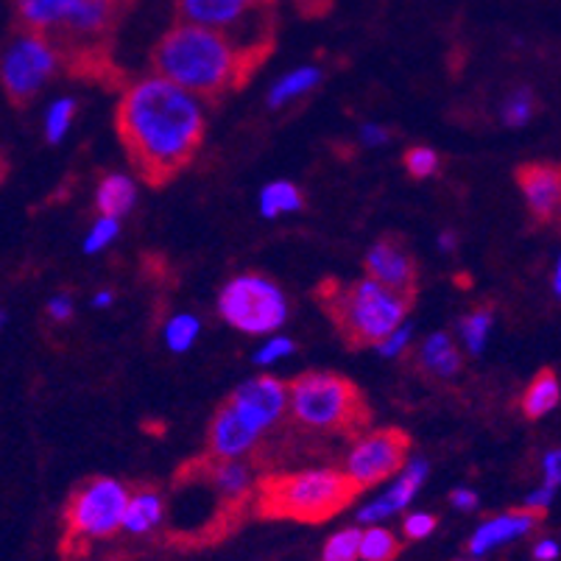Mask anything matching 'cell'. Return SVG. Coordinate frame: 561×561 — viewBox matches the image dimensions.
I'll use <instances>...</instances> for the list:
<instances>
[{
    "label": "cell",
    "instance_id": "13",
    "mask_svg": "<svg viewBox=\"0 0 561 561\" xmlns=\"http://www.w3.org/2000/svg\"><path fill=\"white\" fill-rule=\"evenodd\" d=\"M366 277L375 283L386 285L391 290H400L408 297H416V279H420V268L413 260L411 249L400 241V238H380L375 247L366 252L364 260Z\"/></svg>",
    "mask_w": 561,
    "mask_h": 561
},
{
    "label": "cell",
    "instance_id": "10",
    "mask_svg": "<svg viewBox=\"0 0 561 561\" xmlns=\"http://www.w3.org/2000/svg\"><path fill=\"white\" fill-rule=\"evenodd\" d=\"M59 62H62V56L48 37L20 32L9 43L7 54H3V68H0L9 104L20 106V110L32 104L39 90L48 84L50 76L56 73Z\"/></svg>",
    "mask_w": 561,
    "mask_h": 561
},
{
    "label": "cell",
    "instance_id": "2",
    "mask_svg": "<svg viewBox=\"0 0 561 561\" xmlns=\"http://www.w3.org/2000/svg\"><path fill=\"white\" fill-rule=\"evenodd\" d=\"M272 50V43L243 45L218 28L180 20L151 50V68L187 93L210 101L247 87Z\"/></svg>",
    "mask_w": 561,
    "mask_h": 561
},
{
    "label": "cell",
    "instance_id": "17",
    "mask_svg": "<svg viewBox=\"0 0 561 561\" xmlns=\"http://www.w3.org/2000/svg\"><path fill=\"white\" fill-rule=\"evenodd\" d=\"M425 476H427V463L425 461H413L411 467L402 472L400 481H397L394 486L389 489V492L382 494L377 503L360 508L358 523L360 525H377V523H382L386 517H391L394 512H400V508H405L408 503H411L413 494H416V489L422 486Z\"/></svg>",
    "mask_w": 561,
    "mask_h": 561
},
{
    "label": "cell",
    "instance_id": "25",
    "mask_svg": "<svg viewBox=\"0 0 561 561\" xmlns=\"http://www.w3.org/2000/svg\"><path fill=\"white\" fill-rule=\"evenodd\" d=\"M458 330H461V339L467 344V350L472 355H478L483 350V344H486L489 330H492V308L469 310L461 319V324H458Z\"/></svg>",
    "mask_w": 561,
    "mask_h": 561
},
{
    "label": "cell",
    "instance_id": "26",
    "mask_svg": "<svg viewBox=\"0 0 561 561\" xmlns=\"http://www.w3.org/2000/svg\"><path fill=\"white\" fill-rule=\"evenodd\" d=\"M400 553V542L386 528H369L360 539V559L364 561H394Z\"/></svg>",
    "mask_w": 561,
    "mask_h": 561
},
{
    "label": "cell",
    "instance_id": "7",
    "mask_svg": "<svg viewBox=\"0 0 561 561\" xmlns=\"http://www.w3.org/2000/svg\"><path fill=\"white\" fill-rule=\"evenodd\" d=\"M129 497L124 486L112 478H93L81 483L65 508V539L62 553H87V545L93 539L112 537L117 528H124Z\"/></svg>",
    "mask_w": 561,
    "mask_h": 561
},
{
    "label": "cell",
    "instance_id": "37",
    "mask_svg": "<svg viewBox=\"0 0 561 561\" xmlns=\"http://www.w3.org/2000/svg\"><path fill=\"white\" fill-rule=\"evenodd\" d=\"M553 486H542L537 489V492H530L528 497H525V508H530V512H545V508L553 503Z\"/></svg>",
    "mask_w": 561,
    "mask_h": 561
},
{
    "label": "cell",
    "instance_id": "42",
    "mask_svg": "<svg viewBox=\"0 0 561 561\" xmlns=\"http://www.w3.org/2000/svg\"><path fill=\"white\" fill-rule=\"evenodd\" d=\"M438 247H442V249H453V247H456V238H453L450 232L442 234V241H438Z\"/></svg>",
    "mask_w": 561,
    "mask_h": 561
},
{
    "label": "cell",
    "instance_id": "16",
    "mask_svg": "<svg viewBox=\"0 0 561 561\" xmlns=\"http://www.w3.org/2000/svg\"><path fill=\"white\" fill-rule=\"evenodd\" d=\"M539 519H542V512H530V508H525V512H508L503 517L489 519L469 539V553L483 556L486 550L497 548V545L514 542V539L525 537Z\"/></svg>",
    "mask_w": 561,
    "mask_h": 561
},
{
    "label": "cell",
    "instance_id": "44",
    "mask_svg": "<svg viewBox=\"0 0 561 561\" xmlns=\"http://www.w3.org/2000/svg\"><path fill=\"white\" fill-rule=\"evenodd\" d=\"M110 302H112L110 290H104V294H99V297H95V305H99V308H104V305H110Z\"/></svg>",
    "mask_w": 561,
    "mask_h": 561
},
{
    "label": "cell",
    "instance_id": "30",
    "mask_svg": "<svg viewBox=\"0 0 561 561\" xmlns=\"http://www.w3.org/2000/svg\"><path fill=\"white\" fill-rule=\"evenodd\" d=\"M76 115V104L70 99L65 101H56L48 112V126H45V135H48V142H59L68 131L70 121Z\"/></svg>",
    "mask_w": 561,
    "mask_h": 561
},
{
    "label": "cell",
    "instance_id": "32",
    "mask_svg": "<svg viewBox=\"0 0 561 561\" xmlns=\"http://www.w3.org/2000/svg\"><path fill=\"white\" fill-rule=\"evenodd\" d=\"M115 234H117V218L101 216L99 224H95V227H93V232H90V238H87L84 252H90V254L101 252V249H104L106 243L115 241Z\"/></svg>",
    "mask_w": 561,
    "mask_h": 561
},
{
    "label": "cell",
    "instance_id": "36",
    "mask_svg": "<svg viewBox=\"0 0 561 561\" xmlns=\"http://www.w3.org/2000/svg\"><path fill=\"white\" fill-rule=\"evenodd\" d=\"M545 486H561V447L545 458Z\"/></svg>",
    "mask_w": 561,
    "mask_h": 561
},
{
    "label": "cell",
    "instance_id": "34",
    "mask_svg": "<svg viewBox=\"0 0 561 561\" xmlns=\"http://www.w3.org/2000/svg\"><path fill=\"white\" fill-rule=\"evenodd\" d=\"M433 528H436V517H433V514H411V517L405 519V537L408 539L431 537Z\"/></svg>",
    "mask_w": 561,
    "mask_h": 561
},
{
    "label": "cell",
    "instance_id": "4",
    "mask_svg": "<svg viewBox=\"0 0 561 561\" xmlns=\"http://www.w3.org/2000/svg\"><path fill=\"white\" fill-rule=\"evenodd\" d=\"M364 489L341 469H305L288 476H268L257 483V514L265 519L324 523L344 512Z\"/></svg>",
    "mask_w": 561,
    "mask_h": 561
},
{
    "label": "cell",
    "instance_id": "22",
    "mask_svg": "<svg viewBox=\"0 0 561 561\" xmlns=\"http://www.w3.org/2000/svg\"><path fill=\"white\" fill-rule=\"evenodd\" d=\"M162 523V500L160 494L151 492V489H140L129 497V508H126L124 528L135 537L140 534H149L157 525Z\"/></svg>",
    "mask_w": 561,
    "mask_h": 561
},
{
    "label": "cell",
    "instance_id": "29",
    "mask_svg": "<svg viewBox=\"0 0 561 561\" xmlns=\"http://www.w3.org/2000/svg\"><path fill=\"white\" fill-rule=\"evenodd\" d=\"M196 335L198 319H193V316H176V319H171V324L165 330V341L173 352H185L196 341Z\"/></svg>",
    "mask_w": 561,
    "mask_h": 561
},
{
    "label": "cell",
    "instance_id": "8",
    "mask_svg": "<svg viewBox=\"0 0 561 561\" xmlns=\"http://www.w3.org/2000/svg\"><path fill=\"white\" fill-rule=\"evenodd\" d=\"M218 313L234 330L249 335L274 333L288 316L283 290L260 274H241L224 285Z\"/></svg>",
    "mask_w": 561,
    "mask_h": 561
},
{
    "label": "cell",
    "instance_id": "19",
    "mask_svg": "<svg viewBox=\"0 0 561 561\" xmlns=\"http://www.w3.org/2000/svg\"><path fill=\"white\" fill-rule=\"evenodd\" d=\"M463 358L456 341L447 333H433L422 341L420 355H416V366L422 375L433 377V380H447L461 369Z\"/></svg>",
    "mask_w": 561,
    "mask_h": 561
},
{
    "label": "cell",
    "instance_id": "35",
    "mask_svg": "<svg viewBox=\"0 0 561 561\" xmlns=\"http://www.w3.org/2000/svg\"><path fill=\"white\" fill-rule=\"evenodd\" d=\"M408 339H411V328H405V324H402V328H397L394 333L389 335V339H386L380 346H377V350H380L382 355H389V358H394L397 352L405 350Z\"/></svg>",
    "mask_w": 561,
    "mask_h": 561
},
{
    "label": "cell",
    "instance_id": "1",
    "mask_svg": "<svg viewBox=\"0 0 561 561\" xmlns=\"http://www.w3.org/2000/svg\"><path fill=\"white\" fill-rule=\"evenodd\" d=\"M115 129L137 176L149 187H165L193 162L207 121L198 95L154 76L126 87Z\"/></svg>",
    "mask_w": 561,
    "mask_h": 561
},
{
    "label": "cell",
    "instance_id": "11",
    "mask_svg": "<svg viewBox=\"0 0 561 561\" xmlns=\"http://www.w3.org/2000/svg\"><path fill=\"white\" fill-rule=\"evenodd\" d=\"M411 453V436L400 427H380L360 436L346 458V472L360 489H369L397 476Z\"/></svg>",
    "mask_w": 561,
    "mask_h": 561
},
{
    "label": "cell",
    "instance_id": "23",
    "mask_svg": "<svg viewBox=\"0 0 561 561\" xmlns=\"http://www.w3.org/2000/svg\"><path fill=\"white\" fill-rule=\"evenodd\" d=\"M305 207V196L297 185L290 182H272L260 193V213L265 218H277L283 213H297Z\"/></svg>",
    "mask_w": 561,
    "mask_h": 561
},
{
    "label": "cell",
    "instance_id": "3",
    "mask_svg": "<svg viewBox=\"0 0 561 561\" xmlns=\"http://www.w3.org/2000/svg\"><path fill=\"white\" fill-rule=\"evenodd\" d=\"M316 299L350 350L380 346L397 328H402L416 302V297L386 288L369 277L355 283L328 277L316 288Z\"/></svg>",
    "mask_w": 561,
    "mask_h": 561
},
{
    "label": "cell",
    "instance_id": "41",
    "mask_svg": "<svg viewBox=\"0 0 561 561\" xmlns=\"http://www.w3.org/2000/svg\"><path fill=\"white\" fill-rule=\"evenodd\" d=\"M389 140V131L380 129V126H366L364 129V142L366 146H380V142Z\"/></svg>",
    "mask_w": 561,
    "mask_h": 561
},
{
    "label": "cell",
    "instance_id": "27",
    "mask_svg": "<svg viewBox=\"0 0 561 561\" xmlns=\"http://www.w3.org/2000/svg\"><path fill=\"white\" fill-rule=\"evenodd\" d=\"M360 534L358 528H344L339 530L335 537H330V542L324 545V553L321 561H358L360 559Z\"/></svg>",
    "mask_w": 561,
    "mask_h": 561
},
{
    "label": "cell",
    "instance_id": "24",
    "mask_svg": "<svg viewBox=\"0 0 561 561\" xmlns=\"http://www.w3.org/2000/svg\"><path fill=\"white\" fill-rule=\"evenodd\" d=\"M321 81V70L319 68H299L294 70V73L285 76L283 81H277L272 90V95H268V104L272 106H279L285 104V101L297 99V95L308 93V90H313L316 84Z\"/></svg>",
    "mask_w": 561,
    "mask_h": 561
},
{
    "label": "cell",
    "instance_id": "20",
    "mask_svg": "<svg viewBox=\"0 0 561 561\" xmlns=\"http://www.w3.org/2000/svg\"><path fill=\"white\" fill-rule=\"evenodd\" d=\"M559 377H556L553 369H542L523 394V413L528 420H542L545 413L553 411L559 405Z\"/></svg>",
    "mask_w": 561,
    "mask_h": 561
},
{
    "label": "cell",
    "instance_id": "40",
    "mask_svg": "<svg viewBox=\"0 0 561 561\" xmlns=\"http://www.w3.org/2000/svg\"><path fill=\"white\" fill-rule=\"evenodd\" d=\"M450 500H453V506H456V508H476L478 494L469 492V489H456Z\"/></svg>",
    "mask_w": 561,
    "mask_h": 561
},
{
    "label": "cell",
    "instance_id": "31",
    "mask_svg": "<svg viewBox=\"0 0 561 561\" xmlns=\"http://www.w3.org/2000/svg\"><path fill=\"white\" fill-rule=\"evenodd\" d=\"M405 168L413 180H425V176L436 173L438 168L436 151L425 149V146H413L411 151H405Z\"/></svg>",
    "mask_w": 561,
    "mask_h": 561
},
{
    "label": "cell",
    "instance_id": "6",
    "mask_svg": "<svg viewBox=\"0 0 561 561\" xmlns=\"http://www.w3.org/2000/svg\"><path fill=\"white\" fill-rule=\"evenodd\" d=\"M135 0H79L59 28L50 34L62 62L87 81L110 79V43Z\"/></svg>",
    "mask_w": 561,
    "mask_h": 561
},
{
    "label": "cell",
    "instance_id": "45",
    "mask_svg": "<svg viewBox=\"0 0 561 561\" xmlns=\"http://www.w3.org/2000/svg\"><path fill=\"white\" fill-rule=\"evenodd\" d=\"M461 561H469V559H461Z\"/></svg>",
    "mask_w": 561,
    "mask_h": 561
},
{
    "label": "cell",
    "instance_id": "14",
    "mask_svg": "<svg viewBox=\"0 0 561 561\" xmlns=\"http://www.w3.org/2000/svg\"><path fill=\"white\" fill-rule=\"evenodd\" d=\"M517 185L534 221L542 227L561 224V165L525 162L517 168Z\"/></svg>",
    "mask_w": 561,
    "mask_h": 561
},
{
    "label": "cell",
    "instance_id": "15",
    "mask_svg": "<svg viewBox=\"0 0 561 561\" xmlns=\"http://www.w3.org/2000/svg\"><path fill=\"white\" fill-rule=\"evenodd\" d=\"M260 431H254L241 411L232 402H224L216 411L210 422V433H207V456L216 461H234V458L247 456L257 442Z\"/></svg>",
    "mask_w": 561,
    "mask_h": 561
},
{
    "label": "cell",
    "instance_id": "28",
    "mask_svg": "<svg viewBox=\"0 0 561 561\" xmlns=\"http://www.w3.org/2000/svg\"><path fill=\"white\" fill-rule=\"evenodd\" d=\"M534 112H537V99H534L528 87H519V90L508 95L506 106H503V121L508 126H523L525 121H530Z\"/></svg>",
    "mask_w": 561,
    "mask_h": 561
},
{
    "label": "cell",
    "instance_id": "21",
    "mask_svg": "<svg viewBox=\"0 0 561 561\" xmlns=\"http://www.w3.org/2000/svg\"><path fill=\"white\" fill-rule=\"evenodd\" d=\"M135 204V185L131 180L121 176V173H110L104 176L95 193V210L106 218H121L126 210H131Z\"/></svg>",
    "mask_w": 561,
    "mask_h": 561
},
{
    "label": "cell",
    "instance_id": "39",
    "mask_svg": "<svg viewBox=\"0 0 561 561\" xmlns=\"http://www.w3.org/2000/svg\"><path fill=\"white\" fill-rule=\"evenodd\" d=\"M534 559H537V561L559 559V545H556L553 539H545V542H539L537 550H534Z\"/></svg>",
    "mask_w": 561,
    "mask_h": 561
},
{
    "label": "cell",
    "instance_id": "38",
    "mask_svg": "<svg viewBox=\"0 0 561 561\" xmlns=\"http://www.w3.org/2000/svg\"><path fill=\"white\" fill-rule=\"evenodd\" d=\"M48 316L54 321H68L73 316V302L70 297H54L48 302Z\"/></svg>",
    "mask_w": 561,
    "mask_h": 561
},
{
    "label": "cell",
    "instance_id": "12",
    "mask_svg": "<svg viewBox=\"0 0 561 561\" xmlns=\"http://www.w3.org/2000/svg\"><path fill=\"white\" fill-rule=\"evenodd\" d=\"M229 402L241 411V416L254 427V431L263 433L272 425H277L279 416H283L285 408H288L290 397L285 382H279L277 377L263 375L252 377V380H247L243 386H238V389L232 391V397H229Z\"/></svg>",
    "mask_w": 561,
    "mask_h": 561
},
{
    "label": "cell",
    "instance_id": "9",
    "mask_svg": "<svg viewBox=\"0 0 561 561\" xmlns=\"http://www.w3.org/2000/svg\"><path fill=\"white\" fill-rule=\"evenodd\" d=\"M274 3L277 0H176V18L218 28L241 43L243 32L249 43L274 45Z\"/></svg>",
    "mask_w": 561,
    "mask_h": 561
},
{
    "label": "cell",
    "instance_id": "43",
    "mask_svg": "<svg viewBox=\"0 0 561 561\" xmlns=\"http://www.w3.org/2000/svg\"><path fill=\"white\" fill-rule=\"evenodd\" d=\"M553 288H556V294H559V297H561V260H559V265H556V274H553Z\"/></svg>",
    "mask_w": 561,
    "mask_h": 561
},
{
    "label": "cell",
    "instance_id": "5",
    "mask_svg": "<svg viewBox=\"0 0 561 561\" xmlns=\"http://www.w3.org/2000/svg\"><path fill=\"white\" fill-rule=\"evenodd\" d=\"M288 411L302 427L335 436H360L371 422L364 391L344 375L308 371L288 382Z\"/></svg>",
    "mask_w": 561,
    "mask_h": 561
},
{
    "label": "cell",
    "instance_id": "18",
    "mask_svg": "<svg viewBox=\"0 0 561 561\" xmlns=\"http://www.w3.org/2000/svg\"><path fill=\"white\" fill-rule=\"evenodd\" d=\"M79 0H14L20 32H34L50 37L68 20Z\"/></svg>",
    "mask_w": 561,
    "mask_h": 561
},
{
    "label": "cell",
    "instance_id": "33",
    "mask_svg": "<svg viewBox=\"0 0 561 561\" xmlns=\"http://www.w3.org/2000/svg\"><path fill=\"white\" fill-rule=\"evenodd\" d=\"M290 352H294V341L274 339L272 344L263 346V350H260L257 355H254V364L268 366V364H274V360H279V358H285V355H290Z\"/></svg>",
    "mask_w": 561,
    "mask_h": 561
}]
</instances>
